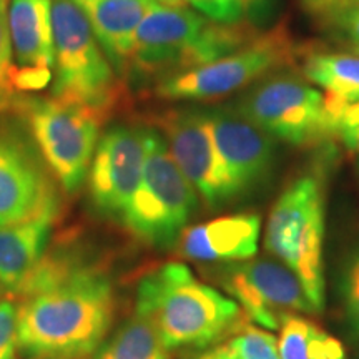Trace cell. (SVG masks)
I'll list each match as a JSON object with an SVG mask.
<instances>
[{
  "mask_svg": "<svg viewBox=\"0 0 359 359\" xmlns=\"http://www.w3.org/2000/svg\"><path fill=\"white\" fill-rule=\"evenodd\" d=\"M354 359H359V354H358V356H356V358H354Z\"/></svg>",
  "mask_w": 359,
  "mask_h": 359,
  "instance_id": "cell-31",
  "label": "cell"
},
{
  "mask_svg": "<svg viewBox=\"0 0 359 359\" xmlns=\"http://www.w3.org/2000/svg\"><path fill=\"white\" fill-rule=\"evenodd\" d=\"M137 313L154 325L167 349L208 346L241 318L235 299L196 280L183 263H165L143 278Z\"/></svg>",
  "mask_w": 359,
  "mask_h": 359,
  "instance_id": "cell-2",
  "label": "cell"
},
{
  "mask_svg": "<svg viewBox=\"0 0 359 359\" xmlns=\"http://www.w3.org/2000/svg\"><path fill=\"white\" fill-rule=\"evenodd\" d=\"M17 343L27 359H85L102 346L115 313L111 283L67 255L42 257L17 286Z\"/></svg>",
  "mask_w": 359,
  "mask_h": 359,
  "instance_id": "cell-1",
  "label": "cell"
},
{
  "mask_svg": "<svg viewBox=\"0 0 359 359\" xmlns=\"http://www.w3.org/2000/svg\"><path fill=\"white\" fill-rule=\"evenodd\" d=\"M358 53H359V50H358Z\"/></svg>",
  "mask_w": 359,
  "mask_h": 359,
  "instance_id": "cell-32",
  "label": "cell"
},
{
  "mask_svg": "<svg viewBox=\"0 0 359 359\" xmlns=\"http://www.w3.org/2000/svg\"><path fill=\"white\" fill-rule=\"evenodd\" d=\"M55 212L25 222L0 226V285L15 291L37 263L47 246Z\"/></svg>",
  "mask_w": 359,
  "mask_h": 359,
  "instance_id": "cell-18",
  "label": "cell"
},
{
  "mask_svg": "<svg viewBox=\"0 0 359 359\" xmlns=\"http://www.w3.org/2000/svg\"><path fill=\"white\" fill-rule=\"evenodd\" d=\"M17 343V304L0 299V359H20Z\"/></svg>",
  "mask_w": 359,
  "mask_h": 359,
  "instance_id": "cell-26",
  "label": "cell"
},
{
  "mask_svg": "<svg viewBox=\"0 0 359 359\" xmlns=\"http://www.w3.org/2000/svg\"><path fill=\"white\" fill-rule=\"evenodd\" d=\"M196 359H236L233 354L228 351L226 346H222V348H217V349H212V351L201 354L200 358Z\"/></svg>",
  "mask_w": 359,
  "mask_h": 359,
  "instance_id": "cell-30",
  "label": "cell"
},
{
  "mask_svg": "<svg viewBox=\"0 0 359 359\" xmlns=\"http://www.w3.org/2000/svg\"><path fill=\"white\" fill-rule=\"evenodd\" d=\"M218 154L236 196L243 195L269 173L275 158L273 138L243 115L226 110L206 111Z\"/></svg>",
  "mask_w": 359,
  "mask_h": 359,
  "instance_id": "cell-15",
  "label": "cell"
},
{
  "mask_svg": "<svg viewBox=\"0 0 359 359\" xmlns=\"http://www.w3.org/2000/svg\"><path fill=\"white\" fill-rule=\"evenodd\" d=\"M20 110L47 168L65 191L79 190L88 175L107 115L57 97L27 98Z\"/></svg>",
  "mask_w": 359,
  "mask_h": 359,
  "instance_id": "cell-7",
  "label": "cell"
},
{
  "mask_svg": "<svg viewBox=\"0 0 359 359\" xmlns=\"http://www.w3.org/2000/svg\"><path fill=\"white\" fill-rule=\"evenodd\" d=\"M304 2L311 11L318 13H334V15H338L351 0H304Z\"/></svg>",
  "mask_w": 359,
  "mask_h": 359,
  "instance_id": "cell-29",
  "label": "cell"
},
{
  "mask_svg": "<svg viewBox=\"0 0 359 359\" xmlns=\"http://www.w3.org/2000/svg\"><path fill=\"white\" fill-rule=\"evenodd\" d=\"M0 286H2V285H0Z\"/></svg>",
  "mask_w": 359,
  "mask_h": 359,
  "instance_id": "cell-33",
  "label": "cell"
},
{
  "mask_svg": "<svg viewBox=\"0 0 359 359\" xmlns=\"http://www.w3.org/2000/svg\"><path fill=\"white\" fill-rule=\"evenodd\" d=\"M223 285L243 306L250 320L264 330H280L288 314L318 313L299 278L273 259L231 264L224 271Z\"/></svg>",
  "mask_w": 359,
  "mask_h": 359,
  "instance_id": "cell-12",
  "label": "cell"
},
{
  "mask_svg": "<svg viewBox=\"0 0 359 359\" xmlns=\"http://www.w3.org/2000/svg\"><path fill=\"white\" fill-rule=\"evenodd\" d=\"M278 349L281 359H346L341 341L296 314L283 320Z\"/></svg>",
  "mask_w": 359,
  "mask_h": 359,
  "instance_id": "cell-20",
  "label": "cell"
},
{
  "mask_svg": "<svg viewBox=\"0 0 359 359\" xmlns=\"http://www.w3.org/2000/svg\"><path fill=\"white\" fill-rule=\"evenodd\" d=\"M52 97L109 115L120 98L118 80L75 0H52Z\"/></svg>",
  "mask_w": 359,
  "mask_h": 359,
  "instance_id": "cell-4",
  "label": "cell"
},
{
  "mask_svg": "<svg viewBox=\"0 0 359 359\" xmlns=\"http://www.w3.org/2000/svg\"><path fill=\"white\" fill-rule=\"evenodd\" d=\"M238 114L291 145H309L334 133L326 97L303 80L280 75L264 80L238 103Z\"/></svg>",
  "mask_w": 359,
  "mask_h": 359,
  "instance_id": "cell-9",
  "label": "cell"
},
{
  "mask_svg": "<svg viewBox=\"0 0 359 359\" xmlns=\"http://www.w3.org/2000/svg\"><path fill=\"white\" fill-rule=\"evenodd\" d=\"M259 233L258 215H231L188 228L182 233L180 250L195 262H245L257 255Z\"/></svg>",
  "mask_w": 359,
  "mask_h": 359,
  "instance_id": "cell-16",
  "label": "cell"
},
{
  "mask_svg": "<svg viewBox=\"0 0 359 359\" xmlns=\"http://www.w3.org/2000/svg\"><path fill=\"white\" fill-rule=\"evenodd\" d=\"M334 120V133L349 150L359 151V102L330 110Z\"/></svg>",
  "mask_w": 359,
  "mask_h": 359,
  "instance_id": "cell-27",
  "label": "cell"
},
{
  "mask_svg": "<svg viewBox=\"0 0 359 359\" xmlns=\"http://www.w3.org/2000/svg\"><path fill=\"white\" fill-rule=\"evenodd\" d=\"M160 125L178 168L210 208H218L236 198L206 111H167L160 116Z\"/></svg>",
  "mask_w": 359,
  "mask_h": 359,
  "instance_id": "cell-10",
  "label": "cell"
},
{
  "mask_svg": "<svg viewBox=\"0 0 359 359\" xmlns=\"http://www.w3.org/2000/svg\"><path fill=\"white\" fill-rule=\"evenodd\" d=\"M294 57L293 40L285 29L253 37L230 55L160 80L155 95L163 100H212L238 92L271 74Z\"/></svg>",
  "mask_w": 359,
  "mask_h": 359,
  "instance_id": "cell-8",
  "label": "cell"
},
{
  "mask_svg": "<svg viewBox=\"0 0 359 359\" xmlns=\"http://www.w3.org/2000/svg\"><path fill=\"white\" fill-rule=\"evenodd\" d=\"M167 351L154 325L135 313L98 349L95 359H168Z\"/></svg>",
  "mask_w": 359,
  "mask_h": 359,
  "instance_id": "cell-21",
  "label": "cell"
},
{
  "mask_svg": "<svg viewBox=\"0 0 359 359\" xmlns=\"http://www.w3.org/2000/svg\"><path fill=\"white\" fill-rule=\"evenodd\" d=\"M226 348L236 359H281L275 336L251 325L240 327Z\"/></svg>",
  "mask_w": 359,
  "mask_h": 359,
  "instance_id": "cell-23",
  "label": "cell"
},
{
  "mask_svg": "<svg viewBox=\"0 0 359 359\" xmlns=\"http://www.w3.org/2000/svg\"><path fill=\"white\" fill-rule=\"evenodd\" d=\"M115 72L128 70L135 34L156 0H75Z\"/></svg>",
  "mask_w": 359,
  "mask_h": 359,
  "instance_id": "cell-17",
  "label": "cell"
},
{
  "mask_svg": "<svg viewBox=\"0 0 359 359\" xmlns=\"http://www.w3.org/2000/svg\"><path fill=\"white\" fill-rule=\"evenodd\" d=\"M198 205L196 190L178 168L167 140L148 130L142 182L122 222L143 243L173 245Z\"/></svg>",
  "mask_w": 359,
  "mask_h": 359,
  "instance_id": "cell-6",
  "label": "cell"
},
{
  "mask_svg": "<svg viewBox=\"0 0 359 359\" xmlns=\"http://www.w3.org/2000/svg\"><path fill=\"white\" fill-rule=\"evenodd\" d=\"M304 75L325 90L330 110L359 102V53H311Z\"/></svg>",
  "mask_w": 359,
  "mask_h": 359,
  "instance_id": "cell-19",
  "label": "cell"
},
{
  "mask_svg": "<svg viewBox=\"0 0 359 359\" xmlns=\"http://www.w3.org/2000/svg\"><path fill=\"white\" fill-rule=\"evenodd\" d=\"M57 193L47 165L19 130L0 125V226L57 213Z\"/></svg>",
  "mask_w": 359,
  "mask_h": 359,
  "instance_id": "cell-11",
  "label": "cell"
},
{
  "mask_svg": "<svg viewBox=\"0 0 359 359\" xmlns=\"http://www.w3.org/2000/svg\"><path fill=\"white\" fill-rule=\"evenodd\" d=\"M253 37L240 24H219L156 0L135 34L128 69L165 79L230 55Z\"/></svg>",
  "mask_w": 359,
  "mask_h": 359,
  "instance_id": "cell-3",
  "label": "cell"
},
{
  "mask_svg": "<svg viewBox=\"0 0 359 359\" xmlns=\"http://www.w3.org/2000/svg\"><path fill=\"white\" fill-rule=\"evenodd\" d=\"M8 32L17 90L25 95L48 87L53 79L52 0H12Z\"/></svg>",
  "mask_w": 359,
  "mask_h": 359,
  "instance_id": "cell-14",
  "label": "cell"
},
{
  "mask_svg": "<svg viewBox=\"0 0 359 359\" xmlns=\"http://www.w3.org/2000/svg\"><path fill=\"white\" fill-rule=\"evenodd\" d=\"M148 130L116 125L98 142L88 170L93 205L103 215L123 218L142 182Z\"/></svg>",
  "mask_w": 359,
  "mask_h": 359,
  "instance_id": "cell-13",
  "label": "cell"
},
{
  "mask_svg": "<svg viewBox=\"0 0 359 359\" xmlns=\"http://www.w3.org/2000/svg\"><path fill=\"white\" fill-rule=\"evenodd\" d=\"M158 2L177 7L190 6L201 15L219 24H240L251 7L259 0H158Z\"/></svg>",
  "mask_w": 359,
  "mask_h": 359,
  "instance_id": "cell-24",
  "label": "cell"
},
{
  "mask_svg": "<svg viewBox=\"0 0 359 359\" xmlns=\"http://www.w3.org/2000/svg\"><path fill=\"white\" fill-rule=\"evenodd\" d=\"M341 296L344 313L353 334L359 338V246L353 251L341 278Z\"/></svg>",
  "mask_w": 359,
  "mask_h": 359,
  "instance_id": "cell-25",
  "label": "cell"
},
{
  "mask_svg": "<svg viewBox=\"0 0 359 359\" xmlns=\"http://www.w3.org/2000/svg\"><path fill=\"white\" fill-rule=\"evenodd\" d=\"M325 200L313 177L294 180L268 217L264 248L302 281L318 311L325 306Z\"/></svg>",
  "mask_w": 359,
  "mask_h": 359,
  "instance_id": "cell-5",
  "label": "cell"
},
{
  "mask_svg": "<svg viewBox=\"0 0 359 359\" xmlns=\"http://www.w3.org/2000/svg\"><path fill=\"white\" fill-rule=\"evenodd\" d=\"M27 98L15 87V62L8 32L7 0H0V114L22 109Z\"/></svg>",
  "mask_w": 359,
  "mask_h": 359,
  "instance_id": "cell-22",
  "label": "cell"
},
{
  "mask_svg": "<svg viewBox=\"0 0 359 359\" xmlns=\"http://www.w3.org/2000/svg\"><path fill=\"white\" fill-rule=\"evenodd\" d=\"M338 24L344 30L349 42H353L356 50H359V0H351L338 13Z\"/></svg>",
  "mask_w": 359,
  "mask_h": 359,
  "instance_id": "cell-28",
  "label": "cell"
}]
</instances>
